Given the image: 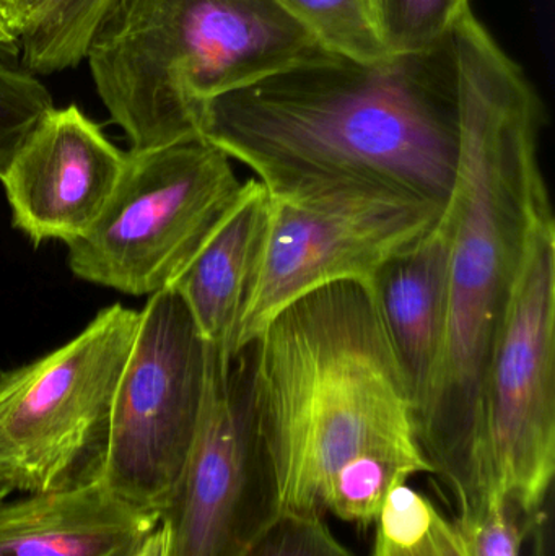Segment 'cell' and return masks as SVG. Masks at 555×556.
<instances>
[{"instance_id": "cell-13", "label": "cell", "mask_w": 555, "mask_h": 556, "mask_svg": "<svg viewBox=\"0 0 555 556\" xmlns=\"http://www.w3.org/2000/svg\"><path fill=\"white\" fill-rule=\"evenodd\" d=\"M445 215L413 247L384 264L370 288L378 319L419 404L442 345L449 300Z\"/></svg>"}, {"instance_id": "cell-2", "label": "cell", "mask_w": 555, "mask_h": 556, "mask_svg": "<svg viewBox=\"0 0 555 556\" xmlns=\"http://www.w3.org/2000/svg\"><path fill=\"white\" fill-rule=\"evenodd\" d=\"M199 136L274 198L377 192L445 208L462 149L453 36L380 62L323 52L202 104Z\"/></svg>"}, {"instance_id": "cell-14", "label": "cell", "mask_w": 555, "mask_h": 556, "mask_svg": "<svg viewBox=\"0 0 555 556\" xmlns=\"http://www.w3.org/2000/svg\"><path fill=\"white\" fill-rule=\"evenodd\" d=\"M264 205L266 191L256 182L172 287L188 307L205 345L224 362L235 358L238 323L263 231Z\"/></svg>"}, {"instance_id": "cell-5", "label": "cell", "mask_w": 555, "mask_h": 556, "mask_svg": "<svg viewBox=\"0 0 555 556\" xmlns=\"http://www.w3.org/2000/svg\"><path fill=\"white\" fill-rule=\"evenodd\" d=\"M256 182L241 181L234 162L202 137L130 150L97 224L65 244L68 267L133 296L169 290Z\"/></svg>"}, {"instance_id": "cell-7", "label": "cell", "mask_w": 555, "mask_h": 556, "mask_svg": "<svg viewBox=\"0 0 555 556\" xmlns=\"http://www.w3.org/2000/svg\"><path fill=\"white\" fill-rule=\"evenodd\" d=\"M139 313L113 304L71 342L0 376V476L29 495L98 476Z\"/></svg>"}, {"instance_id": "cell-6", "label": "cell", "mask_w": 555, "mask_h": 556, "mask_svg": "<svg viewBox=\"0 0 555 556\" xmlns=\"http://www.w3.org/2000/svg\"><path fill=\"white\" fill-rule=\"evenodd\" d=\"M555 472V220L531 228L499 326L479 405L475 505L533 518Z\"/></svg>"}, {"instance_id": "cell-24", "label": "cell", "mask_w": 555, "mask_h": 556, "mask_svg": "<svg viewBox=\"0 0 555 556\" xmlns=\"http://www.w3.org/2000/svg\"><path fill=\"white\" fill-rule=\"evenodd\" d=\"M134 556H172L168 529L163 522L143 542L142 547Z\"/></svg>"}, {"instance_id": "cell-23", "label": "cell", "mask_w": 555, "mask_h": 556, "mask_svg": "<svg viewBox=\"0 0 555 556\" xmlns=\"http://www.w3.org/2000/svg\"><path fill=\"white\" fill-rule=\"evenodd\" d=\"M433 532H436L437 545L442 556H466L459 544L453 522L446 521L440 511L433 518Z\"/></svg>"}, {"instance_id": "cell-22", "label": "cell", "mask_w": 555, "mask_h": 556, "mask_svg": "<svg viewBox=\"0 0 555 556\" xmlns=\"http://www.w3.org/2000/svg\"><path fill=\"white\" fill-rule=\"evenodd\" d=\"M49 0H0V26L18 41L23 29L45 9Z\"/></svg>"}, {"instance_id": "cell-3", "label": "cell", "mask_w": 555, "mask_h": 556, "mask_svg": "<svg viewBox=\"0 0 555 556\" xmlns=\"http://www.w3.org/2000/svg\"><path fill=\"white\" fill-rule=\"evenodd\" d=\"M280 511L325 515L331 496L432 473L417 405L367 288H321L238 353Z\"/></svg>"}, {"instance_id": "cell-9", "label": "cell", "mask_w": 555, "mask_h": 556, "mask_svg": "<svg viewBox=\"0 0 555 556\" xmlns=\"http://www.w3.org/2000/svg\"><path fill=\"white\" fill-rule=\"evenodd\" d=\"M211 349L175 290L152 294L114 395L100 477L117 498L162 519L189 459Z\"/></svg>"}, {"instance_id": "cell-25", "label": "cell", "mask_w": 555, "mask_h": 556, "mask_svg": "<svg viewBox=\"0 0 555 556\" xmlns=\"http://www.w3.org/2000/svg\"><path fill=\"white\" fill-rule=\"evenodd\" d=\"M16 59H20V45L15 38L7 35L0 26V61L15 64Z\"/></svg>"}, {"instance_id": "cell-21", "label": "cell", "mask_w": 555, "mask_h": 556, "mask_svg": "<svg viewBox=\"0 0 555 556\" xmlns=\"http://www.w3.org/2000/svg\"><path fill=\"white\" fill-rule=\"evenodd\" d=\"M244 556H354L321 516L283 513Z\"/></svg>"}, {"instance_id": "cell-17", "label": "cell", "mask_w": 555, "mask_h": 556, "mask_svg": "<svg viewBox=\"0 0 555 556\" xmlns=\"http://www.w3.org/2000/svg\"><path fill=\"white\" fill-rule=\"evenodd\" d=\"M469 0H383L380 33L390 55L417 54L452 35Z\"/></svg>"}, {"instance_id": "cell-4", "label": "cell", "mask_w": 555, "mask_h": 556, "mask_svg": "<svg viewBox=\"0 0 555 556\" xmlns=\"http://www.w3.org/2000/svg\"><path fill=\"white\" fill-rule=\"evenodd\" d=\"M323 52L276 0H117L85 61L140 152L198 139L202 104Z\"/></svg>"}, {"instance_id": "cell-20", "label": "cell", "mask_w": 555, "mask_h": 556, "mask_svg": "<svg viewBox=\"0 0 555 556\" xmlns=\"http://www.w3.org/2000/svg\"><path fill=\"white\" fill-rule=\"evenodd\" d=\"M531 518L510 503H501L481 515L453 522L466 556H520Z\"/></svg>"}, {"instance_id": "cell-15", "label": "cell", "mask_w": 555, "mask_h": 556, "mask_svg": "<svg viewBox=\"0 0 555 556\" xmlns=\"http://www.w3.org/2000/svg\"><path fill=\"white\" fill-rule=\"evenodd\" d=\"M117 0H49L18 38L20 62L33 75L77 67Z\"/></svg>"}, {"instance_id": "cell-16", "label": "cell", "mask_w": 555, "mask_h": 556, "mask_svg": "<svg viewBox=\"0 0 555 556\" xmlns=\"http://www.w3.org/2000/svg\"><path fill=\"white\" fill-rule=\"evenodd\" d=\"M313 38L335 54L361 62L391 58L370 0H276Z\"/></svg>"}, {"instance_id": "cell-11", "label": "cell", "mask_w": 555, "mask_h": 556, "mask_svg": "<svg viewBox=\"0 0 555 556\" xmlns=\"http://www.w3.org/2000/svg\"><path fill=\"white\" fill-rule=\"evenodd\" d=\"M126 155L75 104L54 108L0 178L13 227L33 244L84 237L106 208Z\"/></svg>"}, {"instance_id": "cell-27", "label": "cell", "mask_w": 555, "mask_h": 556, "mask_svg": "<svg viewBox=\"0 0 555 556\" xmlns=\"http://www.w3.org/2000/svg\"><path fill=\"white\" fill-rule=\"evenodd\" d=\"M381 3H383V0H370L371 12H374L375 22H377L378 29H380Z\"/></svg>"}, {"instance_id": "cell-19", "label": "cell", "mask_w": 555, "mask_h": 556, "mask_svg": "<svg viewBox=\"0 0 555 556\" xmlns=\"http://www.w3.org/2000/svg\"><path fill=\"white\" fill-rule=\"evenodd\" d=\"M437 511L409 486L394 489L377 521L375 556H442L433 532Z\"/></svg>"}, {"instance_id": "cell-12", "label": "cell", "mask_w": 555, "mask_h": 556, "mask_svg": "<svg viewBox=\"0 0 555 556\" xmlns=\"http://www.w3.org/2000/svg\"><path fill=\"white\" fill-rule=\"evenodd\" d=\"M162 519L117 498L94 476L0 505V556H134Z\"/></svg>"}, {"instance_id": "cell-10", "label": "cell", "mask_w": 555, "mask_h": 556, "mask_svg": "<svg viewBox=\"0 0 555 556\" xmlns=\"http://www.w3.org/2000/svg\"><path fill=\"white\" fill-rule=\"evenodd\" d=\"M280 515L240 359L224 362L211 349L198 433L162 516L172 556H244Z\"/></svg>"}, {"instance_id": "cell-1", "label": "cell", "mask_w": 555, "mask_h": 556, "mask_svg": "<svg viewBox=\"0 0 555 556\" xmlns=\"http://www.w3.org/2000/svg\"><path fill=\"white\" fill-rule=\"evenodd\" d=\"M462 149L443 208L450 235L442 345L417 404L430 470L458 513L475 498L482 382L528 235L551 211L541 165L544 104L524 68L465 10L452 31Z\"/></svg>"}, {"instance_id": "cell-18", "label": "cell", "mask_w": 555, "mask_h": 556, "mask_svg": "<svg viewBox=\"0 0 555 556\" xmlns=\"http://www.w3.org/2000/svg\"><path fill=\"white\" fill-rule=\"evenodd\" d=\"M54 108L51 93L36 75L0 61V178L29 134Z\"/></svg>"}, {"instance_id": "cell-26", "label": "cell", "mask_w": 555, "mask_h": 556, "mask_svg": "<svg viewBox=\"0 0 555 556\" xmlns=\"http://www.w3.org/2000/svg\"><path fill=\"white\" fill-rule=\"evenodd\" d=\"M13 485L7 477L0 476V505L5 502L7 496L13 492Z\"/></svg>"}, {"instance_id": "cell-8", "label": "cell", "mask_w": 555, "mask_h": 556, "mask_svg": "<svg viewBox=\"0 0 555 556\" xmlns=\"http://www.w3.org/2000/svg\"><path fill=\"white\" fill-rule=\"evenodd\" d=\"M442 212L427 202L377 192L266 194L235 356L282 311L321 288L355 283L370 291L384 264L420 240Z\"/></svg>"}]
</instances>
